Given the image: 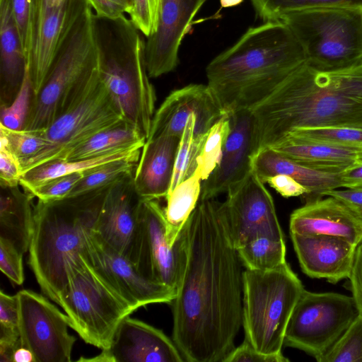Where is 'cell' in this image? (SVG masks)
<instances>
[{"label":"cell","instance_id":"6da1fadb","mask_svg":"<svg viewBox=\"0 0 362 362\" xmlns=\"http://www.w3.org/2000/svg\"><path fill=\"white\" fill-rule=\"evenodd\" d=\"M185 230L186 259L173 300V340L184 361L223 362L243 326V264L221 202L199 199Z\"/></svg>","mask_w":362,"mask_h":362},{"label":"cell","instance_id":"7a4b0ae2","mask_svg":"<svg viewBox=\"0 0 362 362\" xmlns=\"http://www.w3.org/2000/svg\"><path fill=\"white\" fill-rule=\"evenodd\" d=\"M250 110L255 154L294 129L362 127V65L322 71L305 63Z\"/></svg>","mask_w":362,"mask_h":362},{"label":"cell","instance_id":"3957f363","mask_svg":"<svg viewBox=\"0 0 362 362\" xmlns=\"http://www.w3.org/2000/svg\"><path fill=\"white\" fill-rule=\"evenodd\" d=\"M306 63L300 43L281 21L249 28L207 65V86L226 114L250 110Z\"/></svg>","mask_w":362,"mask_h":362},{"label":"cell","instance_id":"277c9868","mask_svg":"<svg viewBox=\"0 0 362 362\" xmlns=\"http://www.w3.org/2000/svg\"><path fill=\"white\" fill-rule=\"evenodd\" d=\"M110 187L58 200L37 199L33 205L28 263L43 294L58 305L69 269L95 228Z\"/></svg>","mask_w":362,"mask_h":362},{"label":"cell","instance_id":"5b68a950","mask_svg":"<svg viewBox=\"0 0 362 362\" xmlns=\"http://www.w3.org/2000/svg\"><path fill=\"white\" fill-rule=\"evenodd\" d=\"M112 23L107 38L98 29L100 77L124 120L147 139L156 93L146 69V42L125 16Z\"/></svg>","mask_w":362,"mask_h":362},{"label":"cell","instance_id":"8992f818","mask_svg":"<svg viewBox=\"0 0 362 362\" xmlns=\"http://www.w3.org/2000/svg\"><path fill=\"white\" fill-rule=\"evenodd\" d=\"M97 19L86 0H77L72 20L47 78L38 93L33 96L24 130L46 129L98 64Z\"/></svg>","mask_w":362,"mask_h":362},{"label":"cell","instance_id":"52a82bcc","mask_svg":"<svg viewBox=\"0 0 362 362\" xmlns=\"http://www.w3.org/2000/svg\"><path fill=\"white\" fill-rule=\"evenodd\" d=\"M245 339L258 351L281 354L287 325L304 286L285 262L267 271L243 272Z\"/></svg>","mask_w":362,"mask_h":362},{"label":"cell","instance_id":"ba28073f","mask_svg":"<svg viewBox=\"0 0 362 362\" xmlns=\"http://www.w3.org/2000/svg\"><path fill=\"white\" fill-rule=\"evenodd\" d=\"M304 52L306 64L332 71L362 65V8H315L288 13L280 20Z\"/></svg>","mask_w":362,"mask_h":362},{"label":"cell","instance_id":"9c48e42d","mask_svg":"<svg viewBox=\"0 0 362 362\" xmlns=\"http://www.w3.org/2000/svg\"><path fill=\"white\" fill-rule=\"evenodd\" d=\"M59 305L68 316L70 327L102 350L110 347L121 321L135 311L80 255L69 269Z\"/></svg>","mask_w":362,"mask_h":362},{"label":"cell","instance_id":"30bf717a","mask_svg":"<svg viewBox=\"0 0 362 362\" xmlns=\"http://www.w3.org/2000/svg\"><path fill=\"white\" fill-rule=\"evenodd\" d=\"M124 121L100 77L98 63L62 112L41 131L47 144L22 165L23 173L40 164L62 159L77 145Z\"/></svg>","mask_w":362,"mask_h":362},{"label":"cell","instance_id":"8fae6325","mask_svg":"<svg viewBox=\"0 0 362 362\" xmlns=\"http://www.w3.org/2000/svg\"><path fill=\"white\" fill-rule=\"evenodd\" d=\"M358 314L352 296L304 289L287 325L284 345L318 361Z\"/></svg>","mask_w":362,"mask_h":362},{"label":"cell","instance_id":"7c38bea8","mask_svg":"<svg viewBox=\"0 0 362 362\" xmlns=\"http://www.w3.org/2000/svg\"><path fill=\"white\" fill-rule=\"evenodd\" d=\"M21 345L35 362H69L76 338L68 330V316L45 296L30 290L17 293Z\"/></svg>","mask_w":362,"mask_h":362},{"label":"cell","instance_id":"4fadbf2b","mask_svg":"<svg viewBox=\"0 0 362 362\" xmlns=\"http://www.w3.org/2000/svg\"><path fill=\"white\" fill-rule=\"evenodd\" d=\"M133 177L134 173L109 187L93 234L137 267L144 223L143 199L135 189Z\"/></svg>","mask_w":362,"mask_h":362},{"label":"cell","instance_id":"5bb4252c","mask_svg":"<svg viewBox=\"0 0 362 362\" xmlns=\"http://www.w3.org/2000/svg\"><path fill=\"white\" fill-rule=\"evenodd\" d=\"M80 255L135 310L155 303H171L176 290L148 279L125 257L89 235Z\"/></svg>","mask_w":362,"mask_h":362},{"label":"cell","instance_id":"9a60e30c","mask_svg":"<svg viewBox=\"0 0 362 362\" xmlns=\"http://www.w3.org/2000/svg\"><path fill=\"white\" fill-rule=\"evenodd\" d=\"M264 184L252 170L221 202L223 220L236 250L258 235L284 238L272 197Z\"/></svg>","mask_w":362,"mask_h":362},{"label":"cell","instance_id":"2e32d148","mask_svg":"<svg viewBox=\"0 0 362 362\" xmlns=\"http://www.w3.org/2000/svg\"><path fill=\"white\" fill-rule=\"evenodd\" d=\"M144 241L137 268L146 277L177 291L186 259L185 226L173 246L166 237L164 209L143 199Z\"/></svg>","mask_w":362,"mask_h":362},{"label":"cell","instance_id":"e0dca14e","mask_svg":"<svg viewBox=\"0 0 362 362\" xmlns=\"http://www.w3.org/2000/svg\"><path fill=\"white\" fill-rule=\"evenodd\" d=\"M226 115L207 85L190 84L165 99L153 115L147 139L163 134L181 137L191 117L195 135L203 134Z\"/></svg>","mask_w":362,"mask_h":362},{"label":"cell","instance_id":"ac0fdd59","mask_svg":"<svg viewBox=\"0 0 362 362\" xmlns=\"http://www.w3.org/2000/svg\"><path fill=\"white\" fill-rule=\"evenodd\" d=\"M230 132L221 160L203 181L200 199H213L242 183L252 172L255 121L251 110L228 114Z\"/></svg>","mask_w":362,"mask_h":362},{"label":"cell","instance_id":"d6986e66","mask_svg":"<svg viewBox=\"0 0 362 362\" xmlns=\"http://www.w3.org/2000/svg\"><path fill=\"white\" fill-rule=\"evenodd\" d=\"M206 1L160 0L156 29L145 43L149 77H158L175 69L181 42L189 33L194 17Z\"/></svg>","mask_w":362,"mask_h":362},{"label":"cell","instance_id":"ffe728a7","mask_svg":"<svg viewBox=\"0 0 362 362\" xmlns=\"http://www.w3.org/2000/svg\"><path fill=\"white\" fill-rule=\"evenodd\" d=\"M77 0H36L32 47L26 66L33 95L44 84L76 9Z\"/></svg>","mask_w":362,"mask_h":362},{"label":"cell","instance_id":"44dd1931","mask_svg":"<svg viewBox=\"0 0 362 362\" xmlns=\"http://www.w3.org/2000/svg\"><path fill=\"white\" fill-rule=\"evenodd\" d=\"M79 361L102 362H182L173 340L143 321L124 317L117 327L111 344L93 358Z\"/></svg>","mask_w":362,"mask_h":362},{"label":"cell","instance_id":"7402d4cb","mask_svg":"<svg viewBox=\"0 0 362 362\" xmlns=\"http://www.w3.org/2000/svg\"><path fill=\"white\" fill-rule=\"evenodd\" d=\"M290 234L305 274L313 279H325L331 284L349 278L358 246L334 236Z\"/></svg>","mask_w":362,"mask_h":362},{"label":"cell","instance_id":"603a6c76","mask_svg":"<svg viewBox=\"0 0 362 362\" xmlns=\"http://www.w3.org/2000/svg\"><path fill=\"white\" fill-rule=\"evenodd\" d=\"M290 233L329 235L358 246L362 243V219L333 197L305 202L290 216Z\"/></svg>","mask_w":362,"mask_h":362},{"label":"cell","instance_id":"cb8c5ba5","mask_svg":"<svg viewBox=\"0 0 362 362\" xmlns=\"http://www.w3.org/2000/svg\"><path fill=\"white\" fill-rule=\"evenodd\" d=\"M181 137L163 134L147 139L134 173V185L144 200L166 197Z\"/></svg>","mask_w":362,"mask_h":362},{"label":"cell","instance_id":"d4e9b609","mask_svg":"<svg viewBox=\"0 0 362 362\" xmlns=\"http://www.w3.org/2000/svg\"><path fill=\"white\" fill-rule=\"evenodd\" d=\"M269 147L300 164L327 173H340L362 164V146L312 142L285 136Z\"/></svg>","mask_w":362,"mask_h":362},{"label":"cell","instance_id":"484cf974","mask_svg":"<svg viewBox=\"0 0 362 362\" xmlns=\"http://www.w3.org/2000/svg\"><path fill=\"white\" fill-rule=\"evenodd\" d=\"M252 169L259 179L266 183L276 175H286L305 187L308 194L305 203L324 197L327 191L341 187L339 173L315 170L288 158L270 147L258 151L252 158Z\"/></svg>","mask_w":362,"mask_h":362},{"label":"cell","instance_id":"4316f807","mask_svg":"<svg viewBox=\"0 0 362 362\" xmlns=\"http://www.w3.org/2000/svg\"><path fill=\"white\" fill-rule=\"evenodd\" d=\"M0 105L6 106L16 96L26 69L11 0H0Z\"/></svg>","mask_w":362,"mask_h":362},{"label":"cell","instance_id":"83f0119b","mask_svg":"<svg viewBox=\"0 0 362 362\" xmlns=\"http://www.w3.org/2000/svg\"><path fill=\"white\" fill-rule=\"evenodd\" d=\"M18 186L1 187L0 238L24 254L29 249L33 235L34 197L25 190L22 192Z\"/></svg>","mask_w":362,"mask_h":362},{"label":"cell","instance_id":"f1b7e54d","mask_svg":"<svg viewBox=\"0 0 362 362\" xmlns=\"http://www.w3.org/2000/svg\"><path fill=\"white\" fill-rule=\"evenodd\" d=\"M143 146H137L112 151L99 156L79 160H55L24 172L20 180L23 190L29 191L40 184L63 175L84 173L112 161L139 158Z\"/></svg>","mask_w":362,"mask_h":362},{"label":"cell","instance_id":"f546056e","mask_svg":"<svg viewBox=\"0 0 362 362\" xmlns=\"http://www.w3.org/2000/svg\"><path fill=\"white\" fill-rule=\"evenodd\" d=\"M146 140L134 126L124 121L92 136L73 148L61 160L84 159L122 148L144 146Z\"/></svg>","mask_w":362,"mask_h":362},{"label":"cell","instance_id":"4dcf8cb0","mask_svg":"<svg viewBox=\"0 0 362 362\" xmlns=\"http://www.w3.org/2000/svg\"><path fill=\"white\" fill-rule=\"evenodd\" d=\"M202 180L194 173L168 194L164 209L168 243L173 246L189 216L197 206L201 195Z\"/></svg>","mask_w":362,"mask_h":362},{"label":"cell","instance_id":"1f68e13d","mask_svg":"<svg viewBox=\"0 0 362 362\" xmlns=\"http://www.w3.org/2000/svg\"><path fill=\"white\" fill-rule=\"evenodd\" d=\"M237 251L243 265L247 269L271 270L286 262L284 238L269 235H258Z\"/></svg>","mask_w":362,"mask_h":362},{"label":"cell","instance_id":"d6a6232c","mask_svg":"<svg viewBox=\"0 0 362 362\" xmlns=\"http://www.w3.org/2000/svg\"><path fill=\"white\" fill-rule=\"evenodd\" d=\"M139 158L112 161L83 173L66 197H74L111 186L134 173Z\"/></svg>","mask_w":362,"mask_h":362},{"label":"cell","instance_id":"836d02e7","mask_svg":"<svg viewBox=\"0 0 362 362\" xmlns=\"http://www.w3.org/2000/svg\"><path fill=\"white\" fill-rule=\"evenodd\" d=\"M257 15L267 21H280L288 13L315 8H361L362 0H250Z\"/></svg>","mask_w":362,"mask_h":362},{"label":"cell","instance_id":"e575fe53","mask_svg":"<svg viewBox=\"0 0 362 362\" xmlns=\"http://www.w3.org/2000/svg\"><path fill=\"white\" fill-rule=\"evenodd\" d=\"M194 128V117H191L181 136L168 193L182 182L192 176L197 168L198 158L207 132L195 135Z\"/></svg>","mask_w":362,"mask_h":362},{"label":"cell","instance_id":"d590c367","mask_svg":"<svg viewBox=\"0 0 362 362\" xmlns=\"http://www.w3.org/2000/svg\"><path fill=\"white\" fill-rule=\"evenodd\" d=\"M230 132V122L226 115L207 132L195 172L202 181L206 180L218 165Z\"/></svg>","mask_w":362,"mask_h":362},{"label":"cell","instance_id":"8d00e7d4","mask_svg":"<svg viewBox=\"0 0 362 362\" xmlns=\"http://www.w3.org/2000/svg\"><path fill=\"white\" fill-rule=\"evenodd\" d=\"M47 144L41 131L12 130L0 124V148L10 151L18 158L21 168Z\"/></svg>","mask_w":362,"mask_h":362},{"label":"cell","instance_id":"74e56055","mask_svg":"<svg viewBox=\"0 0 362 362\" xmlns=\"http://www.w3.org/2000/svg\"><path fill=\"white\" fill-rule=\"evenodd\" d=\"M285 136L312 142L362 146V127L343 126L298 128L291 130Z\"/></svg>","mask_w":362,"mask_h":362},{"label":"cell","instance_id":"f35d334b","mask_svg":"<svg viewBox=\"0 0 362 362\" xmlns=\"http://www.w3.org/2000/svg\"><path fill=\"white\" fill-rule=\"evenodd\" d=\"M317 362H362V315H357Z\"/></svg>","mask_w":362,"mask_h":362},{"label":"cell","instance_id":"ab89813d","mask_svg":"<svg viewBox=\"0 0 362 362\" xmlns=\"http://www.w3.org/2000/svg\"><path fill=\"white\" fill-rule=\"evenodd\" d=\"M33 96L32 82L28 67L21 88L11 103L1 106L0 124L12 130L24 129Z\"/></svg>","mask_w":362,"mask_h":362},{"label":"cell","instance_id":"60d3db41","mask_svg":"<svg viewBox=\"0 0 362 362\" xmlns=\"http://www.w3.org/2000/svg\"><path fill=\"white\" fill-rule=\"evenodd\" d=\"M11 8L27 64L32 47L36 0H11Z\"/></svg>","mask_w":362,"mask_h":362},{"label":"cell","instance_id":"b9f144b4","mask_svg":"<svg viewBox=\"0 0 362 362\" xmlns=\"http://www.w3.org/2000/svg\"><path fill=\"white\" fill-rule=\"evenodd\" d=\"M83 173H76L49 180L29 191H25L38 200L49 202L66 197Z\"/></svg>","mask_w":362,"mask_h":362},{"label":"cell","instance_id":"7bdbcfd3","mask_svg":"<svg viewBox=\"0 0 362 362\" xmlns=\"http://www.w3.org/2000/svg\"><path fill=\"white\" fill-rule=\"evenodd\" d=\"M18 302L17 295L0 291V341H18Z\"/></svg>","mask_w":362,"mask_h":362},{"label":"cell","instance_id":"ee69618b","mask_svg":"<svg viewBox=\"0 0 362 362\" xmlns=\"http://www.w3.org/2000/svg\"><path fill=\"white\" fill-rule=\"evenodd\" d=\"M160 0H132L128 13L133 25L146 37L157 27Z\"/></svg>","mask_w":362,"mask_h":362},{"label":"cell","instance_id":"f6af8a7d","mask_svg":"<svg viewBox=\"0 0 362 362\" xmlns=\"http://www.w3.org/2000/svg\"><path fill=\"white\" fill-rule=\"evenodd\" d=\"M23 256L11 242L0 238L1 272L17 285L24 281Z\"/></svg>","mask_w":362,"mask_h":362},{"label":"cell","instance_id":"bcb514c9","mask_svg":"<svg viewBox=\"0 0 362 362\" xmlns=\"http://www.w3.org/2000/svg\"><path fill=\"white\" fill-rule=\"evenodd\" d=\"M289 361L283 354H265L257 351L246 339L235 347L223 362H286Z\"/></svg>","mask_w":362,"mask_h":362},{"label":"cell","instance_id":"7dc6e473","mask_svg":"<svg viewBox=\"0 0 362 362\" xmlns=\"http://www.w3.org/2000/svg\"><path fill=\"white\" fill-rule=\"evenodd\" d=\"M22 175V168L18 158L8 149L0 148L1 187H13L20 185Z\"/></svg>","mask_w":362,"mask_h":362},{"label":"cell","instance_id":"c3c4849f","mask_svg":"<svg viewBox=\"0 0 362 362\" xmlns=\"http://www.w3.org/2000/svg\"><path fill=\"white\" fill-rule=\"evenodd\" d=\"M98 19L117 21L128 13L129 6L125 0H86Z\"/></svg>","mask_w":362,"mask_h":362},{"label":"cell","instance_id":"681fc988","mask_svg":"<svg viewBox=\"0 0 362 362\" xmlns=\"http://www.w3.org/2000/svg\"><path fill=\"white\" fill-rule=\"evenodd\" d=\"M267 182L286 198L299 196L304 197L309 193L305 187L286 175L280 174L274 175L268 179Z\"/></svg>","mask_w":362,"mask_h":362},{"label":"cell","instance_id":"f907efd6","mask_svg":"<svg viewBox=\"0 0 362 362\" xmlns=\"http://www.w3.org/2000/svg\"><path fill=\"white\" fill-rule=\"evenodd\" d=\"M348 279L351 296L359 313L362 315V243L357 247L353 268Z\"/></svg>","mask_w":362,"mask_h":362},{"label":"cell","instance_id":"816d5d0a","mask_svg":"<svg viewBox=\"0 0 362 362\" xmlns=\"http://www.w3.org/2000/svg\"><path fill=\"white\" fill-rule=\"evenodd\" d=\"M340 201L362 219V189H332L324 193Z\"/></svg>","mask_w":362,"mask_h":362},{"label":"cell","instance_id":"f5cc1de1","mask_svg":"<svg viewBox=\"0 0 362 362\" xmlns=\"http://www.w3.org/2000/svg\"><path fill=\"white\" fill-rule=\"evenodd\" d=\"M341 187L362 189V164L339 173Z\"/></svg>","mask_w":362,"mask_h":362},{"label":"cell","instance_id":"db71d44e","mask_svg":"<svg viewBox=\"0 0 362 362\" xmlns=\"http://www.w3.org/2000/svg\"><path fill=\"white\" fill-rule=\"evenodd\" d=\"M21 345V341L18 342L0 341V361L13 362L14 351Z\"/></svg>","mask_w":362,"mask_h":362},{"label":"cell","instance_id":"11a10c76","mask_svg":"<svg viewBox=\"0 0 362 362\" xmlns=\"http://www.w3.org/2000/svg\"><path fill=\"white\" fill-rule=\"evenodd\" d=\"M13 362H35L32 351L27 347L21 345L14 351Z\"/></svg>","mask_w":362,"mask_h":362},{"label":"cell","instance_id":"9f6ffc18","mask_svg":"<svg viewBox=\"0 0 362 362\" xmlns=\"http://www.w3.org/2000/svg\"><path fill=\"white\" fill-rule=\"evenodd\" d=\"M243 0H220L221 5L223 8L233 7L240 4Z\"/></svg>","mask_w":362,"mask_h":362},{"label":"cell","instance_id":"6f0895ef","mask_svg":"<svg viewBox=\"0 0 362 362\" xmlns=\"http://www.w3.org/2000/svg\"><path fill=\"white\" fill-rule=\"evenodd\" d=\"M129 6V10L132 6V0H125ZM129 13V12H128ZM128 14V13H127Z\"/></svg>","mask_w":362,"mask_h":362}]
</instances>
